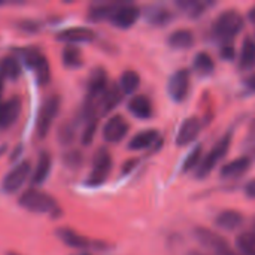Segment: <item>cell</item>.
<instances>
[{"mask_svg": "<svg viewBox=\"0 0 255 255\" xmlns=\"http://www.w3.org/2000/svg\"><path fill=\"white\" fill-rule=\"evenodd\" d=\"M245 27V19L236 9H227L221 12L212 22V33L217 39L224 42H232Z\"/></svg>", "mask_w": 255, "mask_h": 255, "instance_id": "cell-1", "label": "cell"}, {"mask_svg": "<svg viewBox=\"0 0 255 255\" xmlns=\"http://www.w3.org/2000/svg\"><path fill=\"white\" fill-rule=\"evenodd\" d=\"M232 139H233V134H232V133L224 134V136L211 148V151L202 158V163H200L199 167L194 170V175H196L197 179L202 181V179L208 178V176L214 172V169L217 167V164L227 155V152H229V149H230V145H232Z\"/></svg>", "mask_w": 255, "mask_h": 255, "instance_id": "cell-2", "label": "cell"}, {"mask_svg": "<svg viewBox=\"0 0 255 255\" xmlns=\"http://www.w3.org/2000/svg\"><path fill=\"white\" fill-rule=\"evenodd\" d=\"M19 206L34 212V214H57L58 212V202L42 191L37 190H27L19 197Z\"/></svg>", "mask_w": 255, "mask_h": 255, "instance_id": "cell-3", "label": "cell"}, {"mask_svg": "<svg viewBox=\"0 0 255 255\" xmlns=\"http://www.w3.org/2000/svg\"><path fill=\"white\" fill-rule=\"evenodd\" d=\"M58 111H60V97L57 94H52L43 102V105L40 106L39 115H37L36 134L39 139H43L48 136Z\"/></svg>", "mask_w": 255, "mask_h": 255, "instance_id": "cell-4", "label": "cell"}, {"mask_svg": "<svg viewBox=\"0 0 255 255\" xmlns=\"http://www.w3.org/2000/svg\"><path fill=\"white\" fill-rule=\"evenodd\" d=\"M21 57H22V61L25 63L27 67L33 69L34 73H36V78H37V82L39 84H46L49 81V63H48V58L37 49V48H22L19 51Z\"/></svg>", "mask_w": 255, "mask_h": 255, "instance_id": "cell-5", "label": "cell"}, {"mask_svg": "<svg viewBox=\"0 0 255 255\" xmlns=\"http://www.w3.org/2000/svg\"><path fill=\"white\" fill-rule=\"evenodd\" d=\"M191 87V73L188 69H179L170 75L167 81V94L172 102L182 103L190 93Z\"/></svg>", "mask_w": 255, "mask_h": 255, "instance_id": "cell-6", "label": "cell"}, {"mask_svg": "<svg viewBox=\"0 0 255 255\" xmlns=\"http://www.w3.org/2000/svg\"><path fill=\"white\" fill-rule=\"evenodd\" d=\"M112 170V157L106 149H99L96 154L93 169L87 178V185L88 187H100L106 182L109 173Z\"/></svg>", "mask_w": 255, "mask_h": 255, "instance_id": "cell-7", "label": "cell"}, {"mask_svg": "<svg viewBox=\"0 0 255 255\" xmlns=\"http://www.w3.org/2000/svg\"><path fill=\"white\" fill-rule=\"evenodd\" d=\"M196 241L206 250L212 251L215 255H224L229 253L232 248L229 245V242L220 236L217 232L211 230V229H205V227H196L193 232Z\"/></svg>", "mask_w": 255, "mask_h": 255, "instance_id": "cell-8", "label": "cell"}, {"mask_svg": "<svg viewBox=\"0 0 255 255\" xmlns=\"http://www.w3.org/2000/svg\"><path fill=\"white\" fill-rule=\"evenodd\" d=\"M30 172H31V163L30 161H21L18 163L12 170H9L6 173V176L3 178V182H1V188L4 193L7 194H13L16 193L24 184L25 181L28 179L30 176Z\"/></svg>", "mask_w": 255, "mask_h": 255, "instance_id": "cell-9", "label": "cell"}, {"mask_svg": "<svg viewBox=\"0 0 255 255\" xmlns=\"http://www.w3.org/2000/svg\"><path fill=\"white\" fill-rule=\"evenodd\" d=\"M140 16V7L134 3H120L115 12L111 16V21L115 27L127 30L136 24Z\"/></svg>", "mask_w": 255, "mask_h": 255, "instance_id": "cell-10", "label": "cell"}, {"mask_svg": "<svg viewBox=\"0 0 255 255\" xmlns=\"http://www.w3.org/2000/svg\"><path fill=\"white\" fill-rule=\"evenodd\" d=\"M130 126L123 115L111 117L103 126V139L108 143H120L128 134Z\"/></svg>", "mask_w": 255, "mask_h": 255, "instance_id": "cell-11", "label": "cell"}, {"mask_svg": "<svg viewBox=\"0 0 255 255\" xmlns=\"http://www.w3.org/2000/svg\"><path fill=\"white\" fill-rule=\"evenodd\" d=\"M202 131V121L197 117H188L184 120V123L179 126V130L175 137L176 146L182 148L190 143H193Z\"/></svg>", "mask_w": 255, "mask_h": 255, "instance_id": "cell-12", "label": "cell"}, {"mask_svg": "<svg viewBox=\"0 0 255 255\" xmlns=\"http://www.w3.org/2000/svg\"><path fill=\"white\" fill-rule=\"evenodd\" d=\"M55 37L60 42H66L67 45H75V43H87L94 40L96 33L88 27H70L57 33Z\"/></svg>", "mask_w": 255, "mask_h": 255, "instance_id": "cell-13", "label": "cell"}, {"mask_svg": "<svg viewBox=\"0 0 255 255\" xmlns=\"http://www.w3.org/2000/svg\"><path fill=\"white\" fill-rule=\"evenodd\" d=\"M127 109H128V112H130L134 118H137V120H140V121H148V120H151L152 115H154L152 103H151V100H149L146 96H143V94L133 96V97L130 99L128 105H127Z\"/></svg>", "mask_w": 255, "mask_h": 255, "instance_id": "cell-14", "label": "cell"}, {"mask_svg": "<svg viewBox=\"0 0 255 255\" xmlns=\"http://www.w3.org/2000/svg\"><path fill=\"white\" fill-rule=\"evenodd\" d=\"M253 164V160L247 155H242V157H238L229 163H226L221 170H220V176L223 179H236L242 175H245L250 167Z\"/></svg>", "mask_w": 255, "mask_h": 255, "instance_id": "cell-15", "label": "cell"}, {"mask_svg": "<svg viewBox=\"0 0 255 255\" xmlns=\"http://www.w3.org/2000/svg\"><path fill=\"white\" fill-rule=\"evenodd\" d=\"M145 19L154 27H164L173 19V12L163 4H152L146 7Z\"/></svg>", "mask_w": 255, "mask_h": 255, "instance_id": "cell-16", "label": "cell"}, {"mask_svg": "<svg viewBox=\"0 0 255 255\" xmlns=\"http://www.w3.org/2000/svg\"><path fill=\"white\" fill-rule=\"evenodd\" d=\"M21 112V100L18 97H12L10 100L0 103V127H10Z\"/></svg>", "mask_w": 255, "mask_h": 255, "instance_id": "cell-17", "label": "cell"}, {"mask_svg": "<svg viewBox=\"0 0 255 255\" xmlns=\"http://www.w3.org/2000/svg\"><path fill=\"white\" fill-rule=\"evenodd\" d=\"M158 139H160V133H158V130H155V128L142 130V131H139L137 134H134V136L130 139V142H128L127 148H128L130 151H142V149H148V148H151L152 145H155Z\"/></svg>", "mask_w": 255, "mask_h": 255, "instance_id": "cell-18", "label": "cell"}, {"mask_svg": "<svg viewBox=\"0 0 255 255\" xmlns=\"http://www.w3.org/2000/svg\"><path fill=\"white\" fill-rule=\"evenodd\" d=\"M169 48L175 51H185L194 45V33L188 28H178L167 36Z\"/></svg>", "mask_w": 255, "mask_h": 255, "instance_id": "cell-19", "label": "cell"}, {"mask_svg": "<svg viewBox=\"0 0 255 255\" xmlns=\"http://www.w3.org/2000/svg\"><path fill=\"white\" fill-rule=\"evenodd\" d=\"M245 218L244 215L239 212V211H235V209H227V211H223L217 215L215 218V226L221 230H226V232H233V230H238L242 224H244Z\"/></svg>", "mask_w": 255, "mask_h": 255, "instance_id": "cell-20", "label": "cell"}, {"mask_svg": "<svg viewBox=\"0 0 255 255\" xmlns=\"http://www.w3.org/2000/svg\"><path fill=\"white\" fill-rule=\"evenodd\" d=\"M108 87H109V84H108L106 70L102 67L94 69L90 75V79H88V97L90 99L102 97V94L106 91Z\"/></svg>", "mask_w": 255, "mask_h": 255, "instance_id": "cell-21", "label": "cell"}, {"mask_svg": "<svg viewBox=\"0 0 255 255\" xmlns=\"http://www.w3.org/2000/svg\"><path fill=\"white\" fill-rule=\"evenodd\" d=\"M57 236L60 238L61 242H64L67 247L75 248V250H85L91 245L90 239L76 233L75 230L69 229V227H61L57 230Z\"/></svg>", "mask_w": 255, "mask_h": 255, "instance_id": "cell-22", "label": "cell"}, {"mask_svg": "<svg viewBox=\"0 0 255 255\" xmlns=\"http://www.w3.org/2000/svg\"><path fill=\"white\" fill-rule=\"evenodd\" d=\"M121 100H123V91H121L120 85H117V84L109 85L100 97L102 114H109L111 111H114L121 103Z\"/></svg>", "mask_w": 255, "mask_h": 255, "instance_id": "cell-23", "label": "cell"}, {"mask_svg": "<svg viewBox=\"0 0 255 255\" xmlns=\"http://www.w3.org/2000/svg\"><path fill=\"white\" fill-rule=\"evenodd\" d=\"M51 167H52V158L49 155V152H42L39 155V160H37V164L34 167V172L31 175V184L33 185H42L49 173H51Z\"/></svg>", "mask_w": 255, "mask_h": 255, "instance_id": "cell-24", "label": "cell"}, {"mask_svg": "<svg viewBox=\"0 0 255 255\" xmlns=\"http://www.w3.org/2000/svg\"><path fill=\"white\" fill-rule=\"evenodd\" d=\"M193 67L199 76H211L215 70V61L208 52L200 51L193 58Z\"/></svg>", "mask_w": 255, "mask_h": 255, "instance_id": "cell-25", "label": "cell"}, {"mask_svg": "<svg viewBox=\"0 0 255 255\" xmlns=\"http://www.w3.org/2000/svg\"><path fill=\"white\" fill-rule=\"evenodd\" d=\"M239 67L245 69V70L255 67V40L253 37H247L242 43Z\"/></svg>", "mask_w": 255, "mask_h": 255, "instance_id": "cell-26", "label": "cell"}, {"mask_svg": "<svg viewBox=\"0 0 255 255\" xmlns=\"http://www.w3.org/2000/svg\"><path fill=\"white\" fill-rule=\"evenodd\" d=\"M176 7H179L184 13H187L190 18H199L203 15V12L211 6V3L199 1V0H179L175 3Z\"/></svg>", "mask_w": 255, "mask_h": 255, "instance_id": "cell-27", "label": "cell"}, {"mask_svg": "<svg viewBox=\"0 0 255 255\" xmlns=\"http://www.w3.org/2000/svg\"><path fill=\"white\" fill-rule=\"evenodd\" d=\"M118 85H120L123 94L130 96V94L136 93V90L139 88V85H140V76H139V73L134 72V70H126V72L121 75L120 84H118Z\"/></svg>", "mask_w": 255, "mask_h": 255, "instance_id": "cell-28", "label": "cell"}, {"mask_svg": "<svg viewBox=\"0 0 255 255\" xmlns=\"http://www.w3.org/2000/svg\"><path fill=\"white\" fill-rule=\"evenodd\" d=\"M120 3H93L90 6V10H88V16L90 19H106L112 16V13L115 12V9L118 7Z\"/></svg>", "mask_w": 255, "mask_h": 255, "instance_id": "cell-29", "label": "cell"}, {"mask_svg": "<svg viewBox=\"0 0 255 255\" xmlns=\"http://www.w3.org/2000/svg\"><path fill=\"white\" fill-rule=\"evenodd\" d=\"M236 247L242 255H255V230L241 233L236 238Z\"/></svg>", "mask_w": 255, "mask_h": 255, "instance_id": "cell-30", "label": "cell"}, {"mask_svg": "<svg viewBox=\"0 0 255 255\" xmlns=\"http://www.w3.org/2000/svg\"><path fill=\"white\" fill-rule=\"evenodd\" d=\"M63 63L66 67L76 69L82 66V54L81 49L76 48L75 45H67L63 49Z\"/></svg>", "mask_w": 255, "mask_h": 255, "instance_id": "cell-31", "label": "cell"}, {"mask_svg": "<svg viewBox=\"0 0 255 255\" xmlns=\"http://www.w3.org/2000/svg\"><path fill=\"white\" fill-rule=\"evenodd\" d=\"M202 152H203V146L202 145H196L190 151V154L182 161V166H181L182 173H188V172L196 170L199 167V164L202 163Z\"/></svg>", "mask_w": 255, "mask_h": 255, "instance_id": "cell-32", "label": "cell"}, {"mask_svg": "<svg viewBox=\"0 0 255 255\" xmlns=\"http://www.w3.org/2000/svg\"><path fill=\"white\" fill-rule=\"evenodd\" d=\"M0 70L4 78L16 79L21 75V66L15 57H4L0 63Z\"/></svg>", "mask_w": 255, "mask_h": 255, "instance_id": "cell-33", "label": "cell"}, {"mask_svg": "<svg viewBox=\"0 0 255 255\" xmlns=\"http://www.w3.org/2000/svg\"><path fill=\"white\" fill-rule=\"evenodd\" d=\"M97 124H99L97 118L88 120V124H87L85 130L82 131V143L84 145H91V142L96 136V131H97Z\"/></svg>", "mask_w": 255, "mask_h": 255, "instance_id": "cell-34", "label": "cell"}, {"mask_svg": "<svg viewBox=\"0 0 255 255\" xmlns=\"http://www.w3.org/2000/svg\"><path fill=\"white\" fill-rule=\"evenodd\" d=\"M220 57L223 61H233L236 58V48L232 42H224L221 43L220 48Z\"/></svg>", "mask_w": 255, "mask_h": 255, "instance_id": "cell-35", "label": "cell"}, {"mask_svg": "<svg viewBox=\"0 0 255 255\" xmlns=\"http://www.w3.org/2000/svg\"><path fill=\"white\" fill-rule=\"evenodd\" d=\"M64 161H66L67 166L76 167V166H79L82 163V155L78 151H72V152H69V154L64 155Z\"/></svg>", "mask_w": 255, "mask_h": 255, "instance_id": "cell-36", "label": "cell"}, {"mask_svg": "<svg viewBox=\"0 0 255 255\" xmlns=\"http://www.w3.org/2000/svg\"><path fill=\"white\" fill-rule=\"evenodd\" d=\"M73 134H75V131H73L72 127L63 126V127H61V131H60V139H61L64 143H69V142L73 139Z\"/></svg>", "mask_w": 255, "mask_h": 255, "instance_id": "cell-37", "label": "cell"}, {"mask_svg": "<svg viewBox=\"0 0 255 255\" xmlns=\"http://www.w3.org/2000/svg\"><path fill=\"white\" fill-rule=\"evenodd\" d=\"M245 194H247L250 199H254L255 200V179L250 181V182L245 185Z\"/></svg>", "mask_w": 255, "mask_h": 255, "instance_id": "cell-38", "label": "cell"}, {"mask_svg": "<svg viewBox=\"0 0 255 255\" xmlns=\"http://www.w3.org/2000/svg\"><path fill=\"white\" fill-rule=\"evenodd\" d=\"M137 164V160L136 158H133V160H128L124 166H123V175H127V173H130L133 169H134V166Z\"/></svg>", "mask_w": 255, "mask_h": 255, "instance_id": "cell-39", "label": "cell"}, {"mask_svg": "<svg viewBox=\"0 0 255 255\" xmlns=\"http://www.w3.org/2000/svg\"><path fill=\"white\" fill-rule=\"evenodd\" d=\"M245 87L251 91V93H255V73H253L251 76H248L245 81H244Z\"/></svg>", "mask_w": 255, "mask_h": 255, "instance_id": "cell-40", "label": "cell"}, {"mask_svg": "<svg viewBox=\"0 0 255 255\" xmlns=\"http://www.w3.org/2000/svg\"><path fill=\"white\" fill-rule=\"evenodd\" d=\"M248 18H250V21L255 22V6H253V7L250 9V12H248Z\"/></svg>", "mask_w": 255, "mask_h": 255, "instance_id": "cell-41", "label": "cell"}, {"mask_svg": "<svg viewBox=\"0 0 255 255\" xmlns=\"http://www.w3.org/2000/svg\"><path fill=\"white\" fill-rule=\"evenodd\" d=\"M187 255H205V254H202V253H199V251H190Z\"/></svg>", "mask_w": 255, "mask_h": 255, "instance_id": "cell-42", "label": "cell"}, {"mask_svg": "<svg viewBox=\"0 0 255 255\" xmlns=\"http://www.w3.org/2000/svg\"><path fill=\"white\" fill-rule=\"evenodd\" d=\"M6 255H19V254H16V253H7Z\"/></svg>", "mask_w": 255, "mask_h": 255, "instance_id": "cell-43", "label": "cell"}, {"mask_svg": "<svg viewBox=\"0 0 255 255\" xmlns=\"http://www.w3.org/2000/svg\"><path fill=\"white\" fill-rule=\"evenodd\" d=\"M3 4H4V1H1V0H0V6H3Z\"/></svg>", "mask_w": 255, "mask_h": 255, "instance_id": "cell-44", "label": "cell"}, {"mask_svg": "<svg viewBox=\"0 0 255 255\" xmlns=\"http://www.w3.org/2000/svg\"><path fill=\"white\" fill-rule=\"evenodd\" d=\"M254 154H255V148H254Z\"/></svg>", "mask_w": 255, "mask_h": 255, "instance_id": "cell-45", "label": "cell"}, {"mask_svg": "<svg viewBox=\"0 0 255 255\" xmlns=\"http://www.w3.org/2000/svg\"><path fill=\"white\" fill-rule=\"evenodd\" d=\"M84 255H88V254H84Z\"/></svg>", "mask_w": 255, "mask_h": 255, "instance_id": "cell-46", "label": "cell"}]
</instances>
